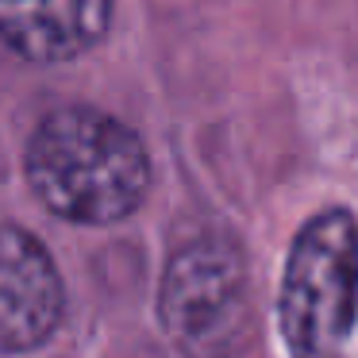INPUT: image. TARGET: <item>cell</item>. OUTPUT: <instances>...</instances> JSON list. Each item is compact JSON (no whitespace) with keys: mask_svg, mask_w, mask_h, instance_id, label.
<instances>
[{"mask_svg":"<svg viewBox=\"0 0 358 358\" xmlns=\"http://www.w3.org/2000/svg\"><path fill=\"white\" fill-rule=\"evenodd\" d=\"M358 324V216L327 204L296 227L278 285L289 358H339Z\"/></svg>","mask_w":358,"mask_h":358,"instance_id":"7a4b0ae2","label":"cell"},{"mask_svg":"<svg viewBox=\"0 0 358 358\" xmlns=\"http://www.w3.org/2000/svg\"><path fill=\"white\" fill-rule=\"evenodd\" d=\"M24 178L50 216L81 227L131 220L150 193L143 139L93 104L50 108L27 135Z\"/></svg>","mask_w":358,"mask_h":358,"instance_id":"6da1fadb","label":"cell"},{"mask_svg":"<svg viewBox=\"0 0 358 358\" xmlns=\"http://www.w3.org/2000/svg\"><path fill=\"white\" fill-rule=\"evenodd\" d=\"M158 327L181 358H239L255 339V293L239 247L189 239L158 281Z\"/></svg>","mask_w":358,"mask_h":358,"instance_id":"3957f363","label":"cell"},{"mask_svg":"<svg viewBox=\"0 0 358 358\" xmlns=\"http://www.w3.org/2000/svg\"><path fill=\"white\" fill-rule=\"evenodd\" d=\"M112 0H0V43L35 66H62L101 47Z\"/></svg>","mask_w":358,"mask_h":358,"instance_id":"5b68a950","label":"cell"},{"mask_svg":"<svg viewBox=\"0 0 358 358\" xmlns=\"http://www.w3.org/2000/svg\"><path fill=\"white\" fill-rule=\"evenodd\" d=\"M66 316V281L50 250L0 220V355L47 347Z\"/></svg>","mask_w":358,"mask_h":358,"instance_id":"277c9868","label":"cell"}]
</instances>
